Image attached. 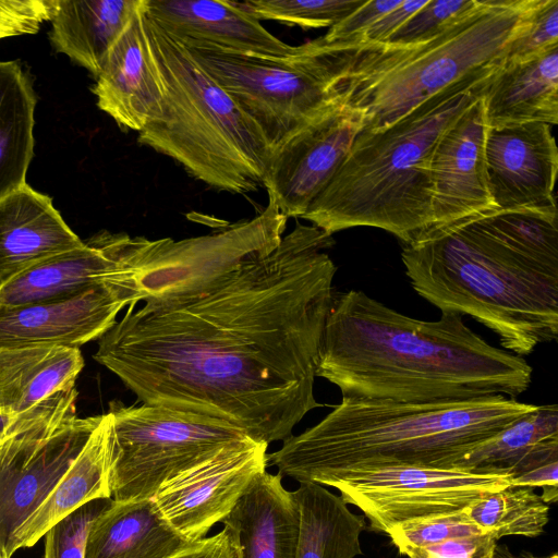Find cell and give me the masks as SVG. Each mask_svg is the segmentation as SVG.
Instances as JSON below:
<instances>
[{
	"instance_id": "obj_1",
	"label": "cell",
	"mask_w": 558,
	"mask_h": 558,
	"mask_svg": "<svg viewBox=\"0 0 558 558\" xmlns=\"http://www.w3.org/2000/svg\"><path fill=\"white\" fill-rule=\"evenodd\" d=\"M333 244L296 222L270 253L198 294L129 305L94 359L142 403L218 417L257 442L284 440L323 405L314 379Z\"/></svg>"
},
{
	"instance_id": "obj_2",
	"label": "cell",
	"mask_w": 558,
	"mask_h": 558,
	"mask_svg": "<svg viewBox=\"0 0 558 558\" xmlns=\"http://www.w3.org/2000/svg\"><path fill=\"white\" fill-rule=\"evenodd\" d=\"M412 288L441 313L470 315L523 357L558 336L557 206L495 210L402 246Z\"/></svg>"
},
{
	"instance_id": "obj_3",
	"label": "cell",
	"mask_w": 558,
	"mask_h": 558,
	"mask_svg": "<svg viewBox=\"0 0 558 558\" xmlns=\"http://www.w3.org/2000/svg\"><path fill=\"white\" fill-rule=\"evenodd\" d=\"M315 376L342 398L427 403L515 399L530 387L532 367L487 343L458 313L421 320L349 290L333 294Z\"/></svg>"
},
{
	"instance_id": "obj_4",
	"label": "cell",
	"mask_w": 558,
	"mask_h": 558,
	"mask_svg": "<svg viewBox=\"0 0 558 558\" xmlns=\"http://www.w3.org/2000/svg\"><path fill=\"white\" fill-rule=\"evenodd\" d=\"M535 409L501 395L427 403L342 398L319 423L268 453V465L299 483L371 465L451 469Z\"/></svg>"
},
{
	"instance_id": "obj_5",
	"label": "cell",
	"mask_w": 558,
	"mask_h": 558,
	"mask_svg": "<svg viewBox=\"0 0 558 558\" xmlns=\"http://www.w3.org/2000/svg\"><path fill=\"white\" fill-rule=\"evenodd\" d=\"M494 75L442 92L383 129L359 132L301 218L329 235L373 227L393 234L403 245L421 239L434 227L430 162L435 146L483 95Z\"/></svg>"
},
{
	"instance_id": "obj_6",
	"label": "cell",
	"mask_w": 558,
	"mask_h": 558,
	"mask_svg": "<svg viewBox=\"0 0 558 558\" xmlns=\"http://www.w3.org/2000/svg\"><path fill=\"white\" fill-rule=\"evenodd\" d=\"M537 0H478L435 36L411 45L362 43L341 83L345 104L362 111L360 132L383 129L468 81L494 75Z\"/></svg>"
},
{
	"instance_id": "obj_7",
	"label": "cell",
	"mask_w": 558,
	"mask_h": 558,
	"mask_svg": "<svg viewBox=\"0 0 558 558\" xmlns=\"http://www.w3.org/2000/svg\"><path fill=\"white\" fill-rule=\"evenodd\" d=\"M146 20L165 97L158 116L138 132V143L217 190L257 191L271 156L263 132L180 39L147 13Z\"/></svg>"
},
{
	"instance_id": "obj_8",
	"label": "cell",
	"mask_w": 558,
	"mask_h": 558,
	"mask_svg": "<svg viewBox=\"0 0 558 558\" xmlns=\"http://www.w3.org/2000/svg\"><path fill=\"white\" fill-rule=\"evenodd\" d=\"M180 40L199 66L258 125L271 154L342 100L347 64L361 45L326 43L319 37L298 46L291 57L263 58Z\"/></svg>"
},
{
	"instance_id": "obj_9",
	"label": "cell",
	"mask_w": 558,
	"mask_h": 558,
	"mask_svg": "<svg viewBox=\"0 0 558 558\" xmlns=\"http://www.w3.org/2000/svg\"><path fill=\"white\" fill-rule=\"evenodd\" d=\"M287 220L268 199L254 218L206 235L179 241L131 238L109 288L125 305L193 296L244 263L270 253L283 236Z\"/></svg>"
},
{
	"instance_id": "obj_10",
	"label": "cell",
	"mask_w": 558,
	"mask_h": 558,
	"mask_svg": "<svg viewBox=\"0 0 558 558\" xmlns=\"http://www.w3.org/2000/svg\"><path fill=\"white\" fill-rule=\"evenodd\" d=\"M108 470L111 499L154 498L160 486L247 439L218 417L142 403H109Z\"/></svg>"
},
{
	"instance_id": "obj_11",
	"label": "cell",
	"mask_w": 558,
	"mask_h": 558,
	"mask_svg": "<svg viewBox=\"0 0 558 558\" xmlns=\"http://www.w3.org/2000/svg\"><path fill=\"white\" fill-rule=\"evenodd\" d=\"M75 387L19 414L0 441V556L11 558L16 530L45 501L104 414L78 417Z\"/></svg>"
},
{
	"instance_id": "obj_12",
	"label": "cell",
	"mask_w": 558,
	"mask_h": 558,
	"mask_svg": "<svg viewBox=\"0 0 558 558\" xmlns=\"http://www.w3.org/2000/svg\"><path fill=\"white\" fill-rule=\"evenodd\" d=\"M511 481L505 471L386 464L330 474L317 484L336 488L347 505L362 511L369 530L387 534L412 519L462 511Z\"/></svg>"
},
{
	"instance_id": "obj_13",
	"label": "cell",
	"mask_w": 558,
	"mask_h": 558,
	"mask_svg": "<svg viewBox=\"0 0 558 558\" xmlns=\"http://www.w3.org/2000/svg\"><path fill=\"white\" fill-rule=\"evenodd\" d=\"M361 110L342 100L275 150L263 186L287 218H301L325 189L362 130Z\"/></svg>"
},
{
	"instance_id": "obj_14",
	"label": "cell",
	"mask_w": 558,
	"mask_h": 558,
	"mask_svg": "<svg viewBox=\"0 0 558 558\" xmlns=\"http://www.w3.org/2000/svg\"><path fill=\"white\" fill-rule=\"evenodd\" d=\"M268 445L253 439L228 446L163 483L154 500L167 522L190 542L206 537L256 476L268 466Z\"/></svg>"
},
{
	"instance_id": "obj_15",
	"label": "cell",
	"mask_w": 558,
	"mask_h": 558,
	"mask_svg": "<svg viewBox=\"0 0 558 558\" xmlns=\"http://www.w3.org/2000/svg\"><path fill=\"white\" fill-rule=\"evenodd\" d=\"M551 130L541 122L487 128V181L497 210L556 206L558 149Z\"/></svg>"
},
{
	"instance_id": "obj_16",
	"label": "cell",
	"mask_w": 558,
	"mask_h": 558,
	"mask_svg": "<svg viewBox=\"0 0 558 558\" xmlns=\"http://www.w3.org/2000/svg\"><path fill=\"white\" fill-rule=\"evenodd\" d=\"M487 128L482 95L437 142L430 162L433 228L497 210L487 181Z\"/></svg>"
},
{
	"instance_id": "obj_17",
	"label": "cell",
	"mask_w": 558,
	"mask_h": 558,
	"mask_svg": "<svg viewBox=\"0 0 558 558\" xmlns=\"http://www.w3.org/2000/svg\"><path fill=\"white\" fill-rule=\"evenodd\" d=\"M125 303L107 286L39 302L0 306V348H77L100 339Z\"/></svg>"
},
{
	"instance_id": "obj_18",
	"label": "cell",
	"mask_w": 558,
	"mask_h": 558,
	"mask_svg": "<svg viewBox=\"0 0 558 558\" xmlns=\"http://www.w3.org/2000/svg\"><path fill=\"white\" fill-rule=\"evenodd\" d=\"M95 77L98 108L121 128L140 132L158 116L165 84L149 37L145 0H140Z\"/></svg>"
},
{
	"instance_id": "obj_19",
	"label": "cell",
	"mask_w": 558,
	"mask_h": 558,
	"mask_svg": "<svg viewBox=\"0 0 558 558\" xmlns=\"http://www.w3.org/2000/svg\"><path fill=\"white\" fill-rule=\"evenodd\" d=\"M147 15L183 40L263 58H288L296 52L266 29L239 1L145 0Z\"/></svg>"
},
{
	"instance_id": "obj_20",
	"label": "cell",
	"mask_w": 558,
	"mask_h": 558,
	"mask_svg": "<svg viewBox=\"0 0 558 558\" xmlns=\"http://www.w3.org/2000/svg\"><path fill=\"white\" fill-rule=\"evenodd\" d=\"M131 236L99 232L73 250L51 256L0 286V306H16L107 286L118 272Z\"/></svg>"
},
{
	"instance_id": "obj_21",
	"label": "cell",
	"mask_w": 558,
	"mask_h": 558,
	"mask_svg": "<svg viewBox=\"0 0 558 558\" xmlns=\"http://www.w3.org/2000/svg\"><path fill=\"white\" fill-rule=\"evenodd\" d=\"M82 244L51 198L27 184L0 199V286Z\"/></svg>"
},
{
	"instance_id": "obj_22",
	"label": "cell",
	"mask_w": 558,
	"mask_h": 558,
	"mask_svg": "<svg viewBox=\"0 0 558 558\" xmlns=\"http://www.w3.org/2000/svg\"><path fill=\"white\" fill-rule=\"evenodd\" d=\"M231 534L239 558H294L300 513L282 475L264 471L254 478L221 521Z\"/></svg>"
},
{
	"instance_id": "obj_23",
	"label": "cell",
	"mask_w": 558,
	"mask_h": 558,
	"mask_svg": "<svg viewBox=\"0 0 558 558\" xmlns=\"http://www.w3.org/2000/svg\"><path fill=\"white\" fill-rule=\"evenodd\" d=\"M195 543L167 522L154 498L111 499L89 527L84 558H168Z\"/></svg>"
},
{
	"instance_id": "obj_24",
	"label": "cell",
	"mask_w": 558,
	"mask_h": 558,
	"mask_svg": "<svg viewBox=\"0 0 558 558\" xmlns=\"http://www.w3.org/2000/svg\"><path fill=\"white\" fill-rule=\"evenodd\" d=\"M487 126L558 122V46L505 62L484 93Z\"/></svg>"
},
{
	"instance_id": "obj_25",
	"label": "cell",
	"mask_w": 558,
	"mask_h": 558,
	"mask_svg": "<svg viewBox=\"0 0 558 558\" xmlns=\"http://www.w3.org/2000/svg\"><path fill=\"white\" fill-rule=\"evenodd\" d=\"M108 417L90 435L83 450L45 501L16 530L12 555L34 546L60 520L85 504L111 498L108 470Z\"/></svg>"
},
{
	"instance_id": "obj_26",
	"label": "cell",
	"mask_w": 558,
	"mask_h": 558,
	"mask_svg": "<svg viewBox=\"0 0 558 558\" xmlns=\"http://www.w3.org/2000/svg\"><path fill=\"white\" fill-rule=\"evenodd\" d=\"M83 367L77 348H0V410L19 415L73 388Z\"/></svg>"
},
{
	"instance_id": "obj_27",
	"label": "cell",
	"mask_w": 558,
	"mask_h": 558,
	"mask_svg": "<svg viewBox=\"0 0 558 558\" xmlns=\"http://www.w3.org/2000/svg\"><path fill=\"white\" fill-rule=\"evenodd\" d=\"M140 0H53L50 41L95 76Z\"/></svg>"
},
{
	"instance_id": "obj_28",
	"label": "cell",
	"mask_w": 558,
	"mask_h": 558,
	"mask_svg": "<svg viewBox=\"0 0 558 558\" xmlns=\"http://www.w3.org/2000/svg\"><path fill=\"white\" fill-rule=\"evenodd\" d=\"M558 460V407L536 405L501 433L477 445L456 469L505 471L512 476Z\"/></svg>"
},
{
	"instance_id": "obj_29",
	"label": "cell",
	"mask_w": 558,
	"mask_h": 558,
	"mask_svg": "<svg viewBox=\"0 0 558 558\" xmlns=\"http://www.w3.org/2000/svg\"><path fill=\"white\" fill-rule=\"evenodd\" d=\"M300 513L294 558H354L362 555L365 517L353 513L324 485L304 482L293 490Z\"/></svg>"
},
{
	"instance_id": "obj_30",
	"label": "cell",
	"mask_w": 558,
	"mask_h": 558,
	"mask_svg": "<svg viewBox=\"0 0 558 558\" xmlns=\"http://www.w3.org/2000/svg\"><path fill=\"white\" fill-rule=\"evenodd\" d=\"M36 95L15 61H0V199L26 184L34 157Z\"/></svg>"
},
{
	"instance_id": "obj_31",
	"label": "cell",
	"mask_w": 558,
	"mask_h": 558,
	"mask_svg": "<svg viewBox=\"0 0 558 558\" xmlns=\"http://www.w3.org/2000/svg\"><path fill=\"white\" fill-rule=\"evenodd\" d=\"M484 532L504 536H539L549 521V505L535 488L512 485L489 493L463 510Z\"/></svg>"
},
{
	"instance_id": "obj_32",
	"label": "cell",
	"mask_w": 558,
	"mask_h": 558,
	"mask_svg": "<svg viewBox=\"0 0 558 558\" xmlns=\"http://www.w3.org/2000/svg\"><path fill=\"white\" fill-rule=\"evenodd\" d=\"M366 0H246L242 8L258 21H276L303 28L332 27Z\"/></svg>"
},
{
	"instance_id": "obj_33",
	"label": "cell",
	"mask_w": 558,
	"mask_h": 558,
	"mask_svg": "<svg viewBox=\"0 0 558 558\" xmlns=\"http://www.w3.org/2000/svg\"><path fill=\"white\" fill-rule=\"evenodd\" d=\"M481 533L484 531L462 510L412 519L392 526L387 535L401 554L410 547H423Z\"/></svg>"
},
{
	"instance_id": "obj_34",
	"label": "cell",
	"mask_w": 558,
	"mask_h": 558,
	"mask_svg": "<svg viewBox=\"0 0 558 558\" xmlns=\"http://www.w3.org/2000/svg\"><path fill=\"white\" fill-rule=\"evenodd\" d=\"M110 500L98 499L85 504L51 526L45 534L43 558H84L89 527Z\"/></svg>"
},
{
	"instance_id": "obj_35",
	"label": "cell",
	"mask_w": 558,
	"mask_h": 558,
	"mask_svg": "<svg viewBox=\"0 0 558 558\" xmlns=\"http://www.w3.org/2000/svg\"><path fill=\"white\" fill-rule=\"evenodd\" d=\"M477 3L478 0H428L386 44L411 45L424 41L444 31Z\"/></svg>"
},
{
	"instance_id": "obj_36",
	"label": "cell",
	"mask_w": 558,
	"mask_h": 558,
	"mask_svg": "<svg viewBox=\"0 0 558 558\" xmlns=\"http://www.w3.org/2000/svg\"><path fill=\"white\" fill-rule=\"evenodd\" d=\"M558 46V0H537L525 26L511 41L505 62L521 61Z\"/></svg>"
},
{
	"instance_id": "obj_37",
	"label": "cell",
	"mask_w": 558,
	"mask_h": 558,
	"mask_svg": "<svg viewBox=\"0 0 558 558\" xmlns=\"http://www.w3.org/2000/svg\"><path fill=\"white\" fill-rule=\"evenodd\" d=\"M52 9L53 0H0V39L37 33Z\"/></svg>"
},
{
	"instance_id": "obj_38",
	"label": "cell",
	"mask_w": 558,
	"mask_h": 558,
	"mask_svg": "<svg viewBox=\"0 0 558 558\" xmlns=\"http://www.w3.org/2000/svg\"><path fill=\"white\" fill-rule=\"evenodd\" d=\"M497 542L494 535L484 532L423 547H410L401 554L408 558H494Z\"/></svg>"
},
{
	"instance_id": "obj_39",
	"label": "cell",
	"mask_w": 558,
	"mask_h": 558,
	"mask_svg": "<svg viewBox=\"0 0 558 558\" xmlns=\"http://www.w3.org/2000/svg\"><path fill=\"white\" fill-rule=\"evenodd\" d=\"M401 0H366L339 23L328 29L323 40L326 43H363L364 34Z\"/></svg>"
},
{
	"instance_id": "obj_40",
	"label": "cell",
	"mask_w": 558,
	"mask_h": 558,
	"mask_svg": "<svg viewBox=\"0 0 558 558\" xmlns=\"http://www.w3.org/2000/svg\"><path fill=\"white\" fill-rule=\"evenodd\" d=\"M428 0H401L392 10L383 15L363 36V43L384 44L398 32L407 21Z\"/></svg>"
},
{
	"instance_id": "obj_41",
	"label": "cell",
	"mask_w": 558,
	"mask_h": 558,
	"mask_svg": "<svg viewBox=\"0 0 558 558\" xmlns=\"http://www.w3.org/2000/svg\"><path fill=\"white\" fill-rule=\"evenodd\" d=\"M168 558H239L234 541L227 529Z\"/></svg>"
},
{
	"instance_id": "obj_42",
	"label": "cell",
	"mask_w": 558,
	"mask_h": 558,
	"mask_svg": "<svg viewBox=\"0 0 558 558\" xmlns=\"http://www.w3.org/2000/svg\"><path fill=\"white\" fill-rule=\"evenodd\" d=\"M494 558H558L557 554L550 556H537L531 551L512 553L507 545H497Z\"/></svg>"
},
{
	"instance_id": "obj_43",
	"label": "cell",
	"mask_w": 558,
	"mask_h": 558,
	"mask_svg": "<svg viewBox=\"0 0 558 558\" xmlns=\"http://www.w3.org/2000/svg\"><path fill=\"white\" fill-rule=\"evenodd\" d=\"M17 415L0 410V441L7 436Z\"/></svg>"
},
{
	"instance_id": "obj_44",
	"label": "cell",
	"mask_w": 558,
	"mask_h": 558,
	"mask_svg": "<svg viewBox=\"0 0 558 558\" xmlns=\"http://www.w3.org/2000/svg\"><path fill=\"white\" fill-rule=\"evenodd\" d=\"M0 558H2V557L0 556Z\"/></svg>"
}]
</instances>
